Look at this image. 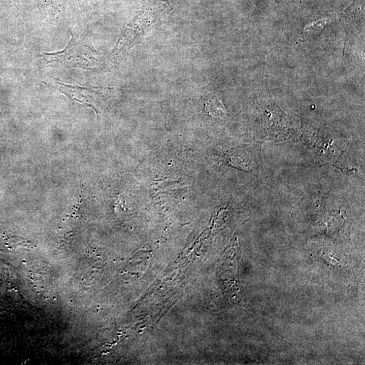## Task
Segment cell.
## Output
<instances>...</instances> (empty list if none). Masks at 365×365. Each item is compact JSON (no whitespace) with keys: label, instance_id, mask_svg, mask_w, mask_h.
Returning a JSON list of instances; mask_svg holds the SVG:
<instances>
[{"label":"cell","instance_id":"6da1fadb","mask_svg":"<svg viewBox=\"0 0 365 365\" xmlns=\"http://www.w3.org/2000/svg\"><path fill=\"white\" fill-rule=\"evenodd\" d=\"M305 144L318 160L338 167L344 173L356 170L348 144L342 141L316 136Z\"/></svg>","mask_w":365,"mask_h":365}]
</instances>
